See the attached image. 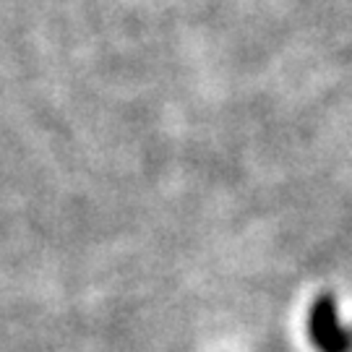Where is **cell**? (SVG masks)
I'll return each mask as SVG.
<instances>
[{
  "label": "cell",
  "mask_w": 352,
  "mask_h": 352,
  "mask_svg": "<svg viewBox=\"0 0 352 352\" xmlns=\"http://www.w3.org/2000/svg\"><path fill=\"white\" fill-rule=\"evenodd\" d=\"M308 337L318 352H352V331L344 329L334 295H318L308 311Z\"/></svg>",
  "instance_id": "cell-1"
}]
</instances>
